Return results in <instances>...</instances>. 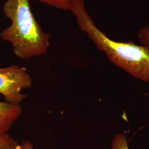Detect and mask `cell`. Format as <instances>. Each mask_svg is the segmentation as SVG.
I'll list each match as a JSON object with an SVG mask.
<instances>
[{
  "instance_id": "obj_9",
  "label": "cell",
  "mask_w": 149,
  "mask_h": 149,
  "mask_svg": "<svg viewBox=\"0 0 149 149\" xmlns=\"http://www.w3.org/2000/svg\"><path fill=\"white\" fill-rule=\"evenodd\" d=\"M19 149H34V147L29 140H25L20 145Z\"/></svg>"
},
{
  "instance_id": "obj_5",
  "label": "cell",
  "mask_w": 149,
  "mask_h": 149,
  "mask_svg": "<svg viewBox=\"0 0 149 149\" xmlns=\"http://www.w3.org/2000/svg\"><path fill=\"white\" fill-rule=\"evenodd\" d=\"M20 145L7 133L0 135V149H19Z\"/></svg>"
},
{
  "instance_id": "obj_3",
  "label": "cell",
  "mask_w": 149,
  "mask_h": 149,
  "mask_svg": "<svg viewBox=\"0 0 149 149\" xmlns=\"http://www.w3.org/2000/svg\"><path fill=\"white\" fill-rule=\"evenodd\" d=\"M32 86V77L26 68L17 65L0 68V94L6 101L20 104L26 98L22 91Z\"/></svg>"
},
{
  "instance_id": "obj_7",
  "label": "cell",
  "mask_w": 149,
  "mask_h": 149,
  "mask_svg": "<svg viewBox=\"0 0 149 149\" xmlns=\"http://www.w3.org/2000/svg\"><path fill=\"white\" fill-rule=\"evenodd\" d=\"M38 1L56 8L69 10L71 2L73 0H37Z\"/></svg>"
},
{
  "instance_id": "obj_6",
  "label": "cell",
  "mask_w": 149,
  "mask_h": 149,
  "mask_svg": "<svg viewBox=\"0 0 149 149\" xmlns=\"http://www.w3.org/2000/svg\"><path fill=\"white\" fill-rule=\"evenodd\" d=\"M111 149H129L128 142L124 134L116 135L113 138Z\"/></svg>"
},
{
  "instance_id": "obj_4",
  "label": "cell",
  "mask_w": 149,
  "mask_h": 149,
  "mask_svg": "<svg viewBox=\"0 0 149 149\" xmlns=\"http://www.w3.org/2000/svg\"><path fill=\"white\" fill-rule=\"evenodd\" d=\"M22 113L21 104L0 101V135L7 133Z\"/></svg>"
},
{
  "instance_id": "obj_2",
  "label": "cell",
  "mask_w": 149,
  "mask_h": 149,
  "mask_svg": "<svg viewBox=\"0 0 149 149\" xmlns=\"http://www.w3.org/2000/svg\"><path fill=\"white\" fill-rule=\"evenodd\" d=\"M3 10L11 24L1 32L0 37L11 43L18 58L27 60L47 53L50 35L43 32L36 21L29 0H7Z\"/></svg>"
},
{
  "instance_id": "obj_1",
  "label": "cell",
  "mask_w": 149,
  "mask_h": 149,
  "mask_svg": "<svg viewBox=\"0 0 149 149\" xmlns=\"http://www.w3.org/2000/svg\"><path fill=\"white\" fill-rule=\"evenodd\" d=\"M85 0H73L70 10L79 26L97 48L119 68L135 78L149 83V49L132 42H120L108 37L100 30L86 8Z\"/></svg>"
},
{
  "instance_id": "obj_8",
  "label": "cell",
  "mask_w": 149,
  "mask_h": 149,
  "mask_svg": "<svg viewBox=\"0 0 149 149\" xmlns=\"http://www.w3.org/2000/svg\"><path fill=\"white\" fill-rule=\"evenodd\" d=\"M138 38L142 45L149 49V22L139 31Z\"/></svg>"
}]
</instances>
